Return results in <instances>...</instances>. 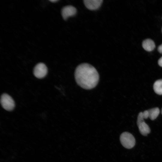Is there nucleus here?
Wrapping results in <instances>:
<instances>
[{
	"mask_svg": "<svg viewBox=\"0 0 162 162\" xmlns=\"http://www.w3.org/2000/svg\"><path fill=\"white\" fill-rule=\"evenodd\" d=\"M48 69L45 64L42 63H39L34 67L33 73L36 77L41 79L46 75Z\"/></svg>",
	"mask_w": 162,
	"mask_h": 162,
	"instance_id": "obj_5",
	"label": "nucleus"
},
{
	"mask_svg": "<svg viewBox=\"0 0 162 162\" xmlns=\"http://www.w3.org/2000/svg\"><path fill=\"white\" fill-rule=\"evenodd\" d=\"M143 48L146 50L151 51L154 49L155 45L154 42L150 39H147L144 40L142 43Z\"/></svg>",
	"mask_w": 162,
	"mask_h": 162,
	"instance_id": "obj_8",
	"label": "nucleus"
},
{
	"mask_svg": "<svg viewBox=\"0 0 162 162\" xmlns=\"http://www.w3.org/2000/svg\"><path fill=\"white\" fill-rule=\"evenodd\" d=\"M148 110L149 113V118L152 120L157 118L160 112L159 109L158 107L154 108Z\"/></svg>",
	"mask_w": 162,
	"mask_h": 162,
	"instance_id": "obj_10",
	"label": "nucleus"
},
{
	"mask_svg": "<svg viewBox=\"0 0 162 162\" xmlns=\"http://www.w3.org/2000/svg\"><path fill=\"white\" fill-rule=\"evenodd\" d=\"M144 119L142 112H140L137 117V125L141 134L143 136H147L150 133V129L148 125L145 123Z\"/></svg>",
	"mask_w": 162,
	"mask_h": 162,
	"instance_id": "obj_4",
	"label": "nucleus"
},
{
	"mask_svg": "<svg viewBox=\"0 0 162 162\" xmlns=\"http://www.w3.org/2000/svg\"><path fill=\"white\" fill-rule=\"evenodd\" d=\"M142 116L144 119H146L149 117V113L148 110H145L142 112Z\"/></svg>",
	"mask_w": 162,
	"mask_h": 162,
	"instance_id": "obj_11",
	"label": "nucleus"
},
{
	"mask_svg": "<svg viewBox=\"0 0 162 162\" xmlns=\"http://www.w3.org/2000/svg\"><path fill=\"white\" fill-rule=\"evenodd\" d=\"M0 102L3 108L7 111L12 110L15 107L14 100L11 97L6 93L1 95Z\"/></svg>",
	"mask_w": 162,
	"mask_h": 162,
	"instance_id": "obj_3",
	"label": "nucleus"
},
{
	"mask_svg": "<svg viewBox=\"0 0 162 162\" xmlns=\"http://www.w3.org/2000/svg\"><path fill=\"white\" fill-rule=\"evenodd\" d=\"M153 89L157 94H162V79L158 80L154 82L153 85Z\"/></svg>",
	"mask_w": 162,
	"mask_h": 162,
	"instance_id": "obj_9",
	"label": "nucleus"
},
{
	"mask_svg": "<svg viewBox=\"0 0 162 162\" xmlns=\"http://www.w3.org/2000/svg\"><path fill=\"white\" fill-rule=\"evenodd\" d=\"M58 0H50V1L51 2H56Z\"/></svg>",
	"mask_w": 162,
	"mask_h": 162,
	"instance_id": "obj_14",
	"label": "nucleus"
},
{
	"mask_svg": "<svg viewBox=\"0 0 162 162\" xmlns=\"http://www.w3.org/2000/svg\"></svg>",
	"mask_w": 162,
	"mask_h": 162,
	"instance_id": "obj_16",
	"label": "nucleus"
},
{
	"mask_svg": "<svg viewBox=\"0 0 162 162\" xmlns=\"http://www.w3.org/2000/svg\"><path fill=\"white\" fill-rule=\"evenodd\" d=\"M120 141L122 145L125 148L130 149L135 145L136 141L134 136L128 132H124L120 136Z\"/></svg>",
	"mask_w": 162,
	"mask_h": 162,
	"instance_id": "obj_2",
	"label": "nucleus"
},
{
	"mask_svg": "<svg viewBox=\"0 0 162 162\" xmlns=\"http://www.w3.org/2000/svg\"><path fill=\"white\" fill-rule=\"evenodd\" d=\"M158 50L160 53H162V44L159 46Z\"/></svg>",
	"mask_w": 162,
	"mask_h": 162,
	"instance_id": "obj_13",
	"label": "nucleus"
},
{
	"mask_svg": "<svg viewBox=\"0 0 162 162\" xmlns=\"http://www.w3.org/2000/svg\"><path fill=\"white\" fill-rule=\"evenodd\" d=\"M158 64L159 66L162 67V57L159 59Z\"/></svg>",
	"mask_w": 162,
	"mask_h": 162,
	"instance_id": "obj_12",
	"label": "nucleus"
},
{
	"mask_svg": "<svg viewBox=\"0 0 162 162\" xmlns=\"http://www.w3.org/2000/svg\"><path fill=\"white\" fill-rule=\"evenodd\" d=\"M161 113L162 114V110H161Z\"/></svg>",
	"mask_w": 162,
	"mask_h": 162,
	"instance_id": "obj_15",
	"label": "nucleus"
},
{
	"mask_svg": "<svg viewBox=\"0 0 162 162\" xmlns=\"http://www.w3.org/2000/svg\"><path fill=\"white\" fill-rule=\"evenodd\" d=\"M77 12L76 8L71 5L64 7L62 9L61 14L63 18L66 20L69 16L75 15Z\"/></svg>",
	"mask_w": 162,
	"mask_h": 162,
	"instance_id": "obj_6",
	"label": "nucleus"
},
{
	"mask_svg": "<svg viewBox=\"0 0 162 162\" xmlns=\"http://www.w3.org/2000/svg\"><path fill=\"white\" fill-rule=\"evenodd\" d=\"M75 77L77 84L86 89L94 88L98 84L99 79V74L94 67L86 63L81 64L76 67Z\"/></svg>",
	"mask_w": 162,
	"mask_h": 162,
	"instance_id": "obj_1",
	"label": "nucleus"
},
{
	"mask_svg": "<svg viewBox=\"0 0 162 162\" xmlns=\"http://www.w3.org/2000/svg\"><path fill=\"white\" fill-rule=\"evenodd\" d=\"M84 3L86 7L90 10H95L101 5L102 0H84Z\"/></svg>",
	"mask_w": 162,
	"mask_h": 162,
	"instance_id": "obj_7",
	"label": "nucleus"
}]
</instances>
